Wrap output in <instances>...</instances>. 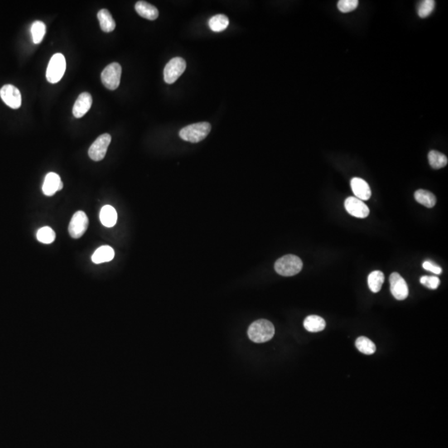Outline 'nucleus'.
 Instances as JSON below:
<instances>
[{
    "label": "nucleus",
    "mask_w": 448,
    "mask_h": 448,
    "mask_svg": "<svg viewBox=\"0 0 448 448\" xmlns=\"http://www.w3.org/2000/svg\"><path fill=\"white\" fill-rule=\"evenodd\" d=\"M229 25V20L226 15H218L211 18L209 21V26L213 32H222L225 30Z\"/></svg>",
    "instance_id": "nucleus-22"
},
{
    "label": "nucleus",
    "mask_w": 448,
    "mask_h": 448,
    "mask_svg": "<svg viewBox=\"0 0 448 448\" xmlns=\"http://www.w3.org/2000/svg\"><path fill=\"white\" fill-rule=\"evenodd\" d=\"M63 189V182L61 181L60 184H59V191H60V190H62V189Z\"/></svg>",
    "instance_id": "nucleus-31"
},
{
    "label": "nucleus",
    "mask_w": 448,
    "mask_h": 448,
    "mask_svg": "<svg viewBox=\"0 0 448 448\" xmlns=\"http://www.w3.org/2000/svg\"><path fill=\"white\" fill-rule=\"evenodd\" d=\"M100 220L102 225L107 228L114 227L117 222V210L111 205H106L101 210Z\"/></svg>",
    "instance_id": "nucleus-17"
},
{
    "label": "nucleus",
    "mask_w": 448,
    "mask_h": 448,
    "mask_svg": "<svg viewBox=\"0 0 448 448\" xmlns=\"http://www.w3.org/2000/svg\"><path fill=\"white\" fill-rule=\"evenodd\" d=\"M344 208L347 212L355 218H365L369 214V209L356 197H349L344 201Z\"/></svg>",
    "instance_id": "nucleus-11"
},
{
    "label": "nucleus",
    "mask_w": 448,
    "mask_h": 448,
    "mask_svg": "<svg viewBox=\"0 0 448 448\" xmlns=\"http://www.w3.org/2000/svg\"><path fill=\"white\" fill-rule=\"evenodd\" d=\"M355 346L358 351L364 354H368V355L374 354L376 351L375 344L367 337H358L355 341Z\"/></svg>",
    "instance_id": "nucleus-24"
},
{
    "label": "nucleus",
    "mask_w": 448,
    "mask_h": 448,
    "mask_svg": "<svg viewBox=\"0 0 448 448\" xmlns=\"http://www.w3.org/2000/svg\"><path fill=\"white\" fill-rule=\"evenodd\" d=\"M121 66L119 63H111L102 73V82L107 89L117 90L120 86L121 78Z\"/></svg>",
    "instance_id": "nucleus-5"
},
{
    "label": "nucleus",
    "mask_w": 448,
    "mask_h": 448,
    "mask_svg": "<svg viewBox=\"0 0 448 448\" xmlns=\"http://www.w3.org/2000/svg\"><path fill=\"white\" fill-rule=\"evenodd\" d=\"M135 8L138 15L146 20H155L159 16L157 9L146 1H139L136 3Z\"/></svg>",
    "instance_id": "nucleus-15"
},
{
    "label": "nucleus",
    "mask_w": 448,
    "mask_h": 448,
    "mask_svg": "<svg viewBox=\"0 0 448 448\" xmlns=\"http://www.w3.org/2000/svg\"><path fill=\"white\" fill-rule=\"evenodd\" d=\"M422 267H423L425 270L426 271H431L432 273L436 274V275H439V274L441 273V267L437 266V265L435 264L433 262H430V261H426V262H423V264H422Z\"/></svg>",
    "instance_id": "nucleus-30"
},
{
    "label": "nucleus",
    "mask_w": 448,
    "mask_h": 448,
    "mask_svg": "<svg viewBox=\"0 0 448 448\" xmlns=\"http://www.w3.org/2000/svg\"><path fill=\"white\" fill-rule=\"evenodd\" d=\"M358 5V0H339L337 6L340 12L349 13L354 11Z\"/></svg>",
    "instance_id": "nucleus-28"
},
{
    "label": "nucleus",
    "mask_w": 448,
    "mask_h": 448,
    "mask_svg": "<svg viewBox=\"0 0 448 448\" xmlns=\"http://www.w3.org/2000/svg\"><path fill=\"white\" fill-rule=\"evenodd\" d=\"M56 238V233L51 228L44 227L40 228L37 233V239L44 244H50Z\"/></svg>",
    "instance_id": "nucleus-26"
},
{
    "label": "nucleus",
    "mask_w": 448,
    "mask_h": 448,
    "mask_svg": "<svg viewBox=\"0 0 448 448\" xmlns=\"http://www.w3.org/2000/svg\"><path fill=\"white\" fill-rule=\"evenodd\" d=\"M390 291L395 299L398 300H405L408 296V287L404 279L397 272H393L390 275Z\"/></svg>",
    "instance_id": "nucleus-10"
},
{
    "label": "nucleus",
    "mask_w": 448,
    "mask_h": 448,
    "mask_svg": "<svg viewBox=\"0 0 448 448\" xmlns=\"http://www.w3.org/2000/svg\"><path fill=\"white\" fill-rule=\"evenodd\" d=\"M414 198L418 204L426 208H433L436 203V196L431 192L424 189H418L415 192Z\"/></svg>",
    "instance_id": "nucleus-20"
},
{
    "label": "nucleus",
    "mask_w": 448,
    "mask_h": 448,
    "mask_svg": "<svg viewBox=\"0 0 448 448\" xmlns=\"http://www.w3.org/2000/svg\"><path fill=\"white\" fill-rule=\"evenodd\" d=\"M31 33L34 44H40L46 34V26L41 21H36L32 25Z\"/></svg>",
    "instance_id": "nucleus-25"
},
{
    "label": "nucleus",
    "mask_w": 448,
    "mask_h": 448,
    "mask_svg": "<svg viewBox=\"0 0 448 448\" xmlns=\"http://www.w3.org/2000/svg\"><path fill=\"white\" fill-rule=\"evenodd\" d=\"M60 177L56 173H49L46 175L44 179V185H43V193L46 196H53L59 191V184H60Z\"/></svg>",
    "instance_id": "nucleus-14"
},
{
    "label": "nucleus",
    "mask_w": 448,
    "mask_h": 448,
    "mask_svg": "<svg viewBox=\"0 0 448 448\" xmlns=\"http://www.w3.org/2000/svg\"><path fill=\"white\" fill-rule=\"evenodd\" d=\"M428 161L431 168H433L435 170L445 167L448 162L447 157L446 155L438 152V151H436V150H431L429 152Z\"/></svg>",
    "instance_id": "nucleus-23"
},
{
    "label": "nucleus",
    "mask_w": 448,
    "mask_h": 448,
    "mask_svg": "<svg viewBox=\"0 0 448 448\" xmlns=\"http://www.w3.org/2000/svg\"><path fill=\"white\" fill-rule=\"evenodd\" d=\"M102 31L111 33L116 29V22L107 10H101L97 15Z\"/></svg>",
    "instance_id": "nucleus-19"
},
{
    "label": "nucleus",
    "mask_w": 448,
    "mask_h": 448,
    "mask_svg": "<svg viewBox=\"0 0 448 448\" xmlns=\"http://www.w3.org/2000/svg\"><path fill=\"white\" fill-rule=\"evenodd\" d=\"M435 7V1L433 0H424L420 3L417 8V14L421 19L426 18L431 15Z\"/></svg>",
    "instance_id": "nucleus-27"
},
{
    "label": "nucleus",
    "mask_w": 448,
    "mask_h": 448,
    "mask_svg": "<svg viewBox=\"0 0 448 448\" xmlns=\"http://www.w3.org/2000/svg\"><path fill=\"white\" fill-rule=\"evenodd\" d=\"M92 97L88 92H83L78 97L73 106V116L76 118L84 117L92 107Z\"/></svg>",
    "instance_id": "nucleus-12"
},
{
    "label": "nucleus",
    "mask_w": 448,
    "mask_h": 448,
    "mask_svg": "<svg viewBox=\"0 0 448 448\" xmlns=\"http://www.w3.org/2000/svg\"><path fill=\"white\" fill-rule=\"evenodd\" d=\"M211 125L209 122L192 124L182 129L179 136L182 140L191 143H198L206 138L210 133Z\"/></svg>",
    "instance_id": "nucleus-2"
},
{
    "label": "nucleus",
    "mask_w": 448,
    "mask_h": 448,
    "mask_svg": "<svg viewBox=\"0 0 448 448\" xmlns=\"http://www.w3.org/2000/svg\"><path fill=\"white\" fill-rule=\"evenodd\" d=\"M0 97L5 104L12 109H19L22 105V96L15 86L7 84L0 90Z\"/></svg>",
    "instance_id": "nucleus-9"
},
{
    "label": "nucleus",
    "mask_w": 448,
    "mask_h": 448,
    "mask_svg": "<svg viewBox=\"0 0 448 448\" xmlns=\"http://www.w3.org/2000/svg\"><path fill=\"white\" fill-rule=\"evenodd\" d=\"M249 339L255 343H264L272 339L275 334V328L272 323L267 320H256L250 325L247 330Z\"/></svg>",
    "instance_id": "nucleus-1"
},
{
    "label": "nucleus",
    "mask_w": 448,
    "mask_h": 448,
    "mask_svg": "<svg viewBox=\"0 0 448 448\" xmlns=\"http://www.w3.org/2000/svg\"><path fill=\"white\" fill-rule=\"evenodd\" d=\"M351 189L357 199L363 200H368L371 197L370 187L368 183L360 179V178H353L350 182Z\"/></svg>",
    "instance_id": "nucleus-13"
},
{
    "label": "nucleus",
    "mask_w": 448,
    "mask_h": 448,
    "mask_svg": "<svg viewBox=\"0 0 448 448\" xmlns=\"http://www.w3.org/2000/svg\"><path fill=\"white\" fill-rule=\"evenodd\" d=\"M89 225L88 216L83 211H78L74 213L68 227V232L72 238L78 239L83 237Z\"/></svg>",
    "instance_id": "nucleus-7"
},
{
    "label": "nucleus",
    "mask_w": 448,
    "mask_h": 448,
    "mask_svg": "<svg viewBox=\"0 0 448 448\" xmlns=\"http://www.w3.org/2000/svg\"><path fill=\"white\" fill-rule=\"evenodd\" d=\"M112 141V136L109 134H103L94 141L88 150L89 157L94 161H101L104 159L107 149Z\"/></svg>",
    "instance_id": "nucleus-8"
},
{
    "label": "nucleus",
    "mask_w": 448,
    "mask_h": 448,
    "mask_svg": "<svg viewBox=\"0 0 448 448\" xmlns=\"http://www.w3.org/2000/svg\"><path fill=\"white\" fill-rule=\"evenodd\" d=\"M421 285L426 286L427 288L435 290L440 285V280L436 276H423L420 279Z\"/></svg>",
    "instance_id": "nucleus-29"
},
{
    "label": "nucleus",
    "mask_w": 448,
    "mask_h": 448,
    "mask_svg": "<svg viewBox=\"0 0 448 448\" xmlns=\"http://www.w3.org/2000/svg\"><path fill=\"white\" fill-rule=\"evenodd\" d=\"M66 71V59L63 54H57L52 57L47 69V80L50 83H59Z\"/></svg>",
    "instance_id": "nucleus-4"
},
{
    "label": "nucleus",
    "mask_w": 448,
    "mask_h": 448,
    "mask_svg": "<svg viewBox=\"0 0 448 448\" xmlns=\"http://www.w3.org/2000/svg\"><path fill=\"white\" fill-rule=\"evenodd\" d=\"M383 281H384V275L382 271H374L368 275V287L373 293H377L380 291Z\"/></svg>",
    "instance_id": "nucleus-21"
},
{
    "label": "nucleus",
    "mask_w": 448,
    "mask_h": 448,
    "mask_svg": "<svg viewBox=\"0 0 448 448\" xmlns=\"http://www.w3.org/2000/svg\"><path fill=\"white\" fill-rule=\"evenodd\" d=\"M186 69V62L182 58L171 59L164 69V80L167 84H173Z\"/></svg>",
    "instance_id": "nucleus-6"
},
{
    "label": "nucleus",
    "mask_w": 448,
    "mask_h": 448,
    "mask_svg": "<svg viewBox=\"0 0 448 448\" xmlns=\"http://www.w3.org/2000/svg\"><path fill=\"white\" fill-rule=\"evenodd\" d=\"M115 257V251L110 246H102L97 248L92 255V262L96 264L111 262Z\"/></svg>",
    "instance_id": "nucleus-16"
},
{
    "label": "nucleus",
    "mask_w": 448,
    "mask_h": 448,
    "mask_svg": "<svg viewBox=\"0 0 448 448\" xmlns=\"http://www.w3.org/2000/svg\"><path fill=\"white\" fill-rule=\"evenodd\" d=\"M326 326V323L319 315H309L304 320V327L309 332L322 331Z\"/></svg>",
    "instance_id": "nucleus-18"
},
{
    "label": "nucleus",
    "mask_w": 448,
    "mask_h": 448,
    "mask_svg": "<svg viewBox=\"0 0 448 448\" xmlns=\"http://www.w3.org/2000/svg\"><path fill=\"white\" fill-rule=\"evenodd\" d=\"M302 267V261L295 255H286L275 263L276 272L283 276H295L301 271Z\"/></svg>",
    "instance_id": "nucleus-3"
}]
</instances>
